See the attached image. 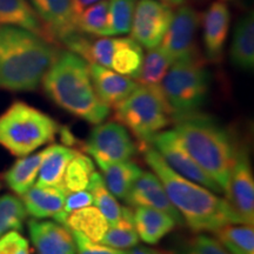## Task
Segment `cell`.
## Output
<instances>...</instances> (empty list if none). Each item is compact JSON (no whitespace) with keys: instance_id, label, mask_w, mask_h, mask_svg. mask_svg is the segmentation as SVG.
<instances>
[{"instance_id":"cell-1","label":"cell","mask_w":254,"mask_h":254,"mask_svg":"<svg viewBox=\"0 0 254 254\" xmlns=\"http://www.w3.org/2000/svg\"><path fill=\"white\" fill-rule=\"evenodd\" d=\"M146 164L159 178L168 198L193 232H214L222 226L243 224L226 199L173 171L150 144H141Z\"/></svg>"},{"instance_id":"cell-2","label":"cell","mask_w":254,"mask_h":254,"mask_svg":"<svg viewBox=\"0 0 254 254\" xmlns=\"http://www.w3.org/2000/svg\"><path fill=\"white\" fill-rule=\"evenodd\" d=\"M59 52L56 44L26 28L0 26V88L37 90Z\"/></svg>"},{"instance_id":"cell-3","label":"cell","mask_w":254,"mask_h":254,"mask_svg":"<svg viewBox=\"0 0 254 254\" xmlns=\"http://www.w3.org/2000/svg\"><path fill=\"white\" fill-rule=\"evenodd\" d=\"M41 82L47 97L66 112L93 125L109 117L110 107L94 91L90 65L71 51L59 52Z\"/></svg>"},{"instance_id":"cell-4","label":"cell","mask_w":254,"mask_h":254,"mask_svg":"<svg viewBox=\"0 0 254 254\" xmlns=\"http://www.w3.org/2000/svg\"><path fill=\"white\" fill-rule=\"evenodd\" d=\"M174 124L173 131L187 153L226 194L238 141L217 120L201 112Z\"/></svg>"},{"instance_id":"cell-5","label":"cell","mask_w":254,"mask_h":254,"mask_svg":"<svg viewBox=\"0 0 254 254\" xmlns=\"http://www.w3.org/2000/svg\"><path fill=\"white\" fill-rule=\"evenodd\" d=\"M211 78L196 50L171 65L160 86L172 123L200 112L208 97Z\"/></svg>"},{"instance_id":"cell-6","label":"cell","mask_w":254,"mask_h":254,"mask_svg":"<svg viewBox=\"0 0 254 254\" xmlns=\"http://www.w3.org/2000/svg\"><path fill=\"white\" fill-rule=\"evenodd\" d=\"M59 129L49 114L15 100L0 114V146L14 157H26L52 141Z\"/></svg>"},{"instance_id":"cell-7","label":"cell","mask_w":254,"mask_h":254,"mask_svg":"<svg viewBox=\"0 0 254 254\" xmlns=\"http://www.w3.org/2000/svg\"><path fill=\"white\" fill-rule=\"evenodd\" d=\"M113 118L141 144H150L155 134L172 124L161 86L138 85L125 100L114 107Z\"/></svg>"},{"instance_id":"cell-8","label":"cell","mask_w":254,"mask_h":254,"mask_svg":"<svg viewBox=\"0 0 254 254\" xmlns=\"http://www.w3.org/2000/svg\"><path fill=\"white\" fill-rule=\"evenodd\" d=\"M82 150L103 163L129 160L136 153L135 142L126 127L117 122L100 123L92 129Z\"/></svg>"},{"instance_id":"cell-9","label":"cell","mask_w":254,"mask_h":254,"mask_svg":"<svg viewBox=\"0 0 254 254\" xmlns=\"http://www.w3.org/2000/svg\"><path fill=\"white\" fill-rule=\"evenodd\" d=\"M226 200L239 215L244 225L253 226L254 222V179L250 153L246 146L238 142L232 167Z\"/></svg>"},{"instance_id":"cell-10","label":"cell","mask_w":254,"mask_h":254,"mask_svg":"<svg viewBox=\"0 0 254 254\" xmlns=\"http://www.w3.org/2000/svg\"><path fill=\"white\" fill-rule=\"evenodd\" d=\"M172 6L159 0H139L131 25V38L146 49L160 45L173 18Z\"/></svg>"},{"instance_id":"cell-11","label":"cell","mask_w":254,"mask_h":254,"mask_svg":"<svg viewBox=\"0 0 254 254\" xmlns=\"http://www.w3.org/2000/svg\"><path fill=\"white\" fill-rule=\"evenodd\" d=\"M150 144L154 146L153 148L161 155L165 163L178 174L215 193L222 192L218 184L211 177H208L205 171L187 153L173 129L159 132L151 139Z\"/></svg>"},{"instance_id":"cell-12","label":"cell","mask_w":254,"mask_h":254,"mask_svg":"<svg viewBox=\"0 0 254 254\" xmlns=\"http://www.w3.org/2000/svg\"><path fill=\"white\" fill-rule=\"evenodd\" d=\"M45 28L51 43H62L72 32L78 31L80 9L77 0H27Z\"/></svg>"},{"instance_id":"cell-13","label":"cell","mask_w":254,"mask_h":254,"mask_svg":"<svg viewBox=\"0 0 254 254\" xmlns=\"http://www.w3.org/2000/svg\"><path fill=\"white\" fill-rule=\"evenodd\" d=\"M200 19L198 12L187 5H182L173 13L170 27L159 45L173 63L195 51L194 36Z\"/></svg>"},{"instance_id":"cell-14","label":"cell","mask_w":254,"mask_h":254,"mask_svg":"<svg viewBox=\"0 0 254 254\" xmlns=\"http://www.w3.org/2000/svg\"><path fill=\"white\" fill-rule=\"evenodd\" d=\"M124 200L132 207L145 206V207L159 209L172 217L176 224L184 225L182 215L171 202L163 184L154 173L142 171L140 176L133 183Z\"/></svg>"},{"instance_id":"cell-15","label":"cell","mask_w":254,"mask_h":254,"mask_svg":"<svg viewBox=\"0 0 254 254\" xmlns=\"http://www.w3.org/2000/svg\"><path fill=\"white\" fill-rule=\"evenodd\" d=\"M201 19L206 57L211 63H219L230 32V8L224 1H214L208 6Z\"/></svg>"},{"instance_id":"cell-16","label":"cell","mask_w":254,"mask_h":254,"mask_svg":"<svg viewBox=\"0 0 254 254\" xmlns=\"http://www.w3.org/2000/svg\"><path fill=\"white\" fill-rule=\"evenodd\" d=\"M28 231L38 254H77L72 232L64 225L33 219L28 222Z\"/></svg>"},{"instance_id":"cell-17","label":"cell","mask_w":254,"mask_h":254,"mask_svg":"<svg viewBox=\"0 0 254 254\" xmlns=\"http://www.w3.org/2000/svg\"><path fill=\"white\" fill-rule=\"evenodd\" d=\"M92 84L99 99L109 107H116L138 87L131 78L111 71L98 64H88Z\"/></svg>"},{"instance_id":"cell-18","label":"cell","mask_w":254,"mask_h":254,"mask_svg":"<svg viewBox=\"0 0 254 254\" xmlns=\"http://www.w3.org/2000/svg\"><path fill=\"white\" fill-rule=\"evenodd\" d=\"M65 198L66 192L60 187L36 185L23 195V204L34 219L55 218L63 211Z\"/></svg>"},{"instance_id":"cell-19","label":"cell","mask_w":254,"mask_h":254,"mask_svg":"<svg viewBox=\"0 0 254 254\" xmlns=\"http://www.w3.org/2000/svg\"><path fill=\"white\" fill-rule=\"evenodd\" d=\"M134 227L139 238L145 243L158 244L176 227V221L164 212L145 206H136L133 211Z\"/></svg>"},{"instance_id":"cell-20","label":"cell","mask_w":254,"mask_h":254,"mask_svg":"<svg viewBox=\"0 0 254 254\" xmlns=\"http://www.w3.org/2000/svg\"><path fill=\"white\" fill-rule=\"evenodd\" d=\"M231 62L237 68L252 71L254 67V15L250 12L238 21L230 50Z\"/></svg>"},{"instance_id":"cell-21","label":"cell","mask_w":254,"mask_h":254,"mask_svg":"<svg viewBox=\"0 0 254 254\" xmlns=\"http://www.w3.org/2000/svg\"><path fill=\"white\" fill-rule=\"evenodd\" d=\"M45 150L46 153L40 165L36 185L63 189V178L66 167L79 151L63 145H52Z\"/></svg>"},{"instance_id":"cell-22","label":"cell","mask_w":254,"mask_h":254,"mask_svg":"<svg viewBox=\"0 0 254 254\" xmlns=\"http://www.w3.org/2000/svg\"><path fill=\"white\" fill-rule=\"evenodd\" d=\"M46 150L21 157L2 174V180L15 194L23 196L36 183Z\"/></svg>"},{"instance_id":"cell-23","label":"cell","mask_w":254,"mask_h":254,"mask_svg":"<svg viewBox=\"0 0 254 254\" xmlns=\"http://www.w3.org/2000/svg\"><path fill=\"white\" fill-rule=\"evenodd\" d=\"M0 26L23 27L47 39L45 28L27 0H0Z\"/></svg>"},{"instance_id":"cell-24","label":"cell","mask_w":254,"mask_h":254,"mask_svg":"<svg viewBox=\"0 0 254 254\" xmlns=\"http://www.w3.org/2000/svg\"><path fill=\"white\" fill-rule=\"evenodd\" d=\"M104 174V182L114 196L125 199L135 179L141 174V168L131 160L119 163H103L97 161Z\"/></svg>"},{"instance_id":"cell-25","label":"cell","mask_w":254,"mask_h":254,"mask_svg":"<svg viewBox=\"0 0 254 254\" xmlns=\"http://www.w3.org/2000/svg\"><path fill=\"white\" fill-rule=\"evenodd\" d=\"M64 226L78 232L94 243H100L110 224L99 209L87 206L68 213Z\"/></svg>"},{"instance_id":"cell-26","label":"cell","mask_w":254,"mask_h":254,"mask_svg":"<svg viewBox=\"0 0 254 254\" xmlns=\"http://www.w3.org/2000/svg\"><path fill=\"white\" fill-rule=\"evenodd\" d=\"M144 52L140 44L132 38L114 39V50L111 68L125 77L136 79L140 73Z\"/></svg>"},{"instance_id":"cell-27","label":"cell","mask_w":254,"mask_h":254,"mask_svg":"<svg viewBox=\"0 0 254 254\" xmlns=\"http://www.w3.org/2000/svg\"><path fill=\"white\" fill-rule=\"evenodd\" d=\"M138 243L139 236L134 227L133 209L122 207V215L118 221L110 225L100 244L117 250H127L134 247Z\"/></svg>"},{"instance_id":"cell-28","label":"cell","mask_w":254,"mask_h":254,"mask_svg":"<svg viewBox=\"0 0 254 254\" xmlns=\"http://www.w3.org/2000/svg\"><path fill=\"white\" fill-rule=\"evenodd\" d=\"M213 233L230 254H254V230L251 225H226Z\"/></svg>"},{"instance_id":"cell-29","label":"cell","mask_w":254,"mask_h":254,"mask_svg":"<svg viewBox=\"0 0 254 254\" xmlns=\"http://www.w3.org/2000/svg\"><path fill=\"white\" fill-rule=\"evenodd\" d=\"M172 64V60L160 46L150 49L142 60L140 73L136 78L138 84L148 87H159Z\"/></svg>"},{"instance_id":"cell-30","label":"cell","mask_w":254,"mask_h":254,"mask_svg":"<svg viewBox=\"0 0 254 254\" xmlns=\"http://www.w3.org/2000/svg\"><path fill=\"white\" fill-rule=\"evenodd\" d=\"M77 27L78 31L90 36H112L109 18V0H101L82 9L78 17Z\"/></svg>"},{"instance_id":"cell-31","label":"cell","mask_w":254,"mask_h":254,"mask_svg":"<svg viewBox=\"0 0 254 254\" xmlns=\"http://www.w3.org/2000/svg\"><path fill=\"white\" fill-rule=\"evenodd\" d=\"M95 172L94 164L90 157L78 152L69 161L63 178V189L67 193L87 190L90 179Z\"/></svg>"},{"instance_id":"cell-32","label":"cell","mask_w":254,"mask_h":254,"mask_svg":"<svg viewBox=\"0 0 254 254\" xmlns=\"http://www.w3.org/2000/svg\"><path fill=\"white\" fill-rule=\"evenodd\" d=\"M87 190L92 194L95 207L105 215L109 224L111 225L118 221L122 215V206L118 204L114 195L105 185L103 177L98 172H93L92 174Z\"/></svg>"},{"instance_id":"cell-33","label":"cell","mask_w":254,"mask_h":254,"mask_svg":"<svg viewBox=\"0 0 254 254\" xmlns=\"http://www.w3.org/2000/svg\"><path fill=\"white\" fill-rule=\"evenodd\" d=\"M27 212L18 196L4 194L0 196V237L8 231H21Z\"/></svg>"},{"instance_id":"cell-34","label":"cell","mask_w":254,"mask_h":254,"mask_svg":"<svg viewBox=\"0 0 254 254\" xmlns=\"http://www.w3.org/2000/svg\"><path fill=\"white\" fill-rule=\"evenodd\" d=\"M135 0H109L111 34H126L131 30Z\"/></svg>"},{"instance_id":"cell-35","label":"cell","mask_w":254,"mask_h":254,"mask_svg":"<svg viewBox=\"0 0 254 254\" xmlns=\"http://www.w3.org/2000/svg\"><path fill=\"white\" fill-rule=\"evenodd\" d=\"M178 254H230L215 238L198 234L186 241Z\"/></svg>"},{"instance_id":"cell-36","label":"cell","mask_w":254,"mask_h":254,"mask_svg":"<svg viewBox=\"0 0 254 254\" xmlns=\"http://www.w3.org/2000/svg\"><path fill=\"white\" fill-rule=\"evenodd\" d=\"M114 50V39L112 38H97L93 39L90 50V63L98 64L103 67L111 68Z\"/></svg>"},{"instance_id":"cell-37","label":"cell","mask_w":254,"mask_h":254,"mask_svg":"<svg viewBox=\"0 0 254 254\" xmlns=\"http://www.w3.org/2000/svg\"><path fill=\"white\" fill-rule=\"evenodd\" d=\"M74 238L77 254H128L127 251L117 250L113 247L103 245V244L94 243L82 234L75 231H71Z\"/></svg>"},{"instance_id":"cell-38","label":"cell","mask_w":254,"mask_h":254,"mask_svg":"<svg viewBox=\"0 0 254 254\" xmlns=\"http://www.w3.org/2000/svg\"><path fill=\"white\" fill-rule=\"evenodd\" d=\"M0 254H31L28 241L17 231L0 237Z\"/></svg>"},{"instance_id":"cell-39","label":"cell","mask_w":254,"mask_h":254,"mask_svg":"<svg viewBox=\"0 0 254 254\" xmlns=\"http://www.w3.org/2000/svg\"><path fill=\"white\" fill-rule=\"evenodd\" d=\"M93 204V198L88 190H78V192H71L66 194L65 204H64L63 211L65 213H71L82 207H87Z\"/></svg>"},{"instance_id":"cell-40","label":"cell","mask_w":254,"mask_h":254,"mask_svg":"<svg viewBox=\"0 0 254 254\" xmlns=\"http://www.w3.org/2000/svg\"><path fill=\"white\" fill-rule=\"evenodd\" d=\"M59 133H60V136H62V141L66 146L75 145V142H77V140H75L74 135L72 134V132L69 131L67 127H60Z\"/></svg>"},{"instance_id":"cell-41","label":"cell","mask_w":254,"mask_h":254,"mask_svg":"<svg viewBox=\"0 0 254 254\" xmlns=\"http://www.w3.org/2000/svg\"><path fill=\"white\" fill-rule=\"evenodd\" d=\"M128 254H172L167 251L164 250H158V249H151V247H142L139 246L134 249L131 252H128Z\"/></svg>"},{"instance_id":"cell-42","label":"cell","mask_w":254,"mask_h":254,"mask_svg":"<svg viewBox=\"0 0 254 254\" xmlns=\"http://www.w3.org/2000/svg\"><path fill=\"white\" fill-rule=\"evenodd\" d=\"M99 1H101V0H77V5L81 12L84 8H86L88 6L93 5L95 2H99Z\"/></svg>"},{"instance_id":"cell-43","label":"cell","mask_w":254,"mask_h":254,"mask_svg":"<svg viewBox=\"0 0 254 254\" xmlns=\"http://www.w3.org/2000/svg\"><path fill=\"white\" fill-rule=\"evenodd\" d=\"M159 1H163L171 6H182L186 4L187 0H159Z\"/></svg>"},{"instance_id":"cell-44","label":"cell","mask_w":254,"mask_h":254,"mask_svg":"<svg viewBox=\"0 0 254 254\" xmlns=\"http://www.w3.org/2000/svg\"><path fill=\"white\" fill-rule=\"evenodd\" d=\"M0 189H1V184H0Z\"/></svg>"}]
</instances>
